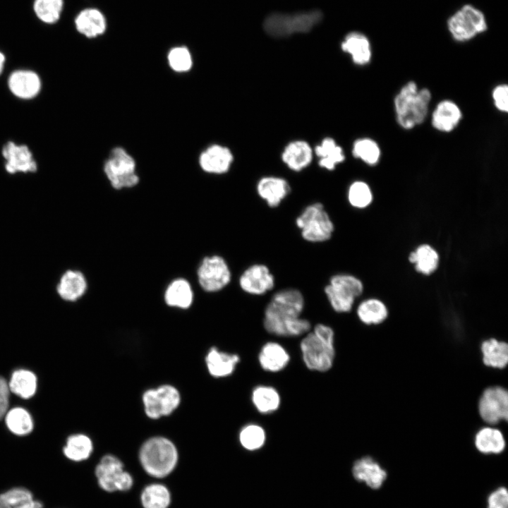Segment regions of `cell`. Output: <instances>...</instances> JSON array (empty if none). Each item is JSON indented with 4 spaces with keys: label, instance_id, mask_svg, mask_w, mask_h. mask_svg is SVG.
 <instances>
[{
    "label": "cell",
    "instance_id": "d4e9b609",
    "mask_svg": "<svg viewBox=\"0 0 508 508\" xmlns=\"http://www.w3.org/2000/svg\"><path fill=\"white\" fill-rule=\"evenodd\" d=\"M461 117V111L454 102L443 100L433 113L432 124L438 131L450 132L458 125Z\"/></svg>",
    "mask_w": 508,
    "mask_h": 508
},
{
    "label": "cell",
    "instance_id": "8fae6325",
    "mask_svg": "<svg viewBox=\"0 0 508 508\" xmlns=\"http://www.w3.org/2000/svg\"><path fill=\"white\" fill-rule=\"evenodd\" d=\"M180 402L179 392L170 385H163L156 389H147L143 394L145 413L152 419L170 415Z\"/></svg>",
    "mask_w": 508,
    "mask_h": 508
},
{
    "label": "cell",
    "instance_id": "4dcf8cb0",
    "mask_svg": "<svg viewBox=\"0 0 508 508\" xmlns=\"http://www.w3.org/2000/svg\"><path fill=\"white\" fill-rule=\"evenodd\" d=\"M312 159V150L305 141L297 140L289 143L282 154L283 162L292 170L301 171Z\"/></svg>",
    "mask_w": 508,
    "mask_h": 508
},
{
    "label": "cell",
    "instance_id": "44dd1931",
    "mask_svg": "<svg viewBox=\"0 0 508 508\" xmlns=\"http://www.w3.org/2000/svg\"><path fill=\"white\" fill-rule=\"evenodd\" d=\"M74 24L77 31L87 38L101 35L107 29L104 16L95 8L80 11L75 18Z\"/></svg>",
    "mask_w": 508,
    "mask_h": 508
},
{
    "label": "cell",
    "instance_id": "7dc6e473",
    "mask_svg": "<svg viewBox=\"0 0 508 508\" xmlns=\"http://www.w3.org/2000/svg\"><path fill=\"white\" fill-rule=\"evenodd\" d=\"M5 63V56L4 54L0 52V74L2 72V70L4 68Z\"/></svg>",
    "mask_w": 508,
    "mask_h": 508
},
{
    "label": "cell",
    "instance_id": "4fadbf2b",
    "mask_svg": "<svg viewBox=\"0 0 508 508\" xmlns=\"http://www.w3.org/2000/svg\"><path fill=\"white\" fill-rule=\"evenodd\" d=\"M241 291L251 296H262L275 286V277L265 264L254 263L246 267L238 277Z\"/></svg>",
    "mask_w": 508,
    "mask_h": 508
},
{
    "label": "cell",
    "instance_id": "7c38bea8",
    "mask_svg": "<svg viewBox=\"0 0 508 508\" xmlns=\"http://www.w3.org/2000/svg\"><path fill=\"white\" fill-rule=\"evenodd\" d=\"M478 412L483 421L495 425L508 418V392L500 386L486 388L478 401Z\"/></svg>",
    "mask_w": 508,
    "mask_h": 508
},
{
    "label": "cell",
    "instance_id": "ac0fdd59",
    "mask_svg": "<svg viewBox=\"0 0 508 508\" xmlns=\"http://www.w3.org/2000/svg\"><path fill=\"white\" fill-rule=\"evenodd\" d=\"M11 92L21 99H31L39 93L41 81L39 75L30 70H18L13 72L8 80Z\"/></svg>",
    "mask_w": 508,
    "mask_h": 508
},
{
    "label": "cell",
    "instance_id": "6da1fadb",
    "mask_svg": "<svg viewBox=\"0 0 508 508\" xmlns=\"http://www.w3.org/2000/svg\"><path fill=\"white\" fill-rule=\"evenodd\" d=\"M305 298L298 289L286 288L275 292L264 310L263 326L273 335L293 337L306 334L311 324L301 318Z\"/></svg>",
    "mask_w": 508,
    "mask_h": 508
},
{
    "label": "cell",
    "instance_id": "f35d334b",
    "mask_svg": "<svg viewBox=\"0 0 508 508\" xmlns=\"http://www.w3.org/2000/svg\"><path fill=\"white\" fill-rule=\"evenodd\" d=\"M64 0H34L32 8L36 17L43 23L52 25L61 18Z\"/></svg>",
    "mask_w": 508,
    "mask_h": 508
},
{
    "label": "cell",
    "instance_id": "5b68a950",
    "mask_svg": "<svg viewBox=\"0 0 508 508\" xmlns=\"http://www.w3.org/2000/svg\"><path fill=\"white\" fill-rule=\"evenodd\" d=\"M303 240L309 243H323L329 240L334 224L323 205L314 202L307 205L295 219Z\"/></svg>",
    "mask_w": 508,
    "mask_h": 508
},
{
    "label": "cell",
    "instance_id": "f6af8a7d",
    "mask_svg": "<svg viewBox=\"0 0 508 508\" xmlns=\"http://www.w3.org/2000/svg\"><path fill=\"white\" fill-rule=\"evenodd\" d=\"M508 87L507 85L497 86L492 92V98L497 109L507 112L508 110Z\"/></svg>",
    "mask_w": 508,
    "mask_h": 508
},
{
    "label": "cell",
    "instance_id": "8d00e7d4",
    "mask_svg": "<svg viewBox=\"0 0 508 508\" xmlns=\"http://www.w3.org/2000/svg\"><path fill=\"white\" fill-rule=\"evenodd\" d=\"M140 500L143 508H168L171 494L164 485L152 483L143 490Z\"/></svg>",
    "mask_w": 508,
    "mask_h": 508
},
{
    "label": "cell",
    "instance_id": "4316f807",
    "mask_svg": "<svg viewBox=\"0 0 508 508\" xmlns=\"http://www.w3.org/2000/svg\"><path fill=\"white\" fill-rule=\"evenodd\" d=\"M341 49L351 54L356 64L365 65L370 61V44L366 36L361 33L354 32L347 35L341 43Z\"/></svg>",
    "mask_w": 508,
    "mask_h": 508
},
{
    "label": "cell",
    "instance_id": "7a4b0ae2",
    "mask_svg": "<svg viewBox=\"0 0 508 508\" xmlns=\"http://www.w3.org/2000/svg\"><path fill=\"white\" fill-rule=\"evenodd\" d=\"M304 335L300 342V349L306 368L318 372L328 371L335 357L333 329L318 323Z\"/></svg>",
    "mask_w": 508,
    "mask_h": 508
},
{
    "label": "cell",
    "instance_id": "9a60e30c",
    "mask_svg": "<svg viewBox=\"0 0 508 508\" xmlns=\"http://www.w3.org/2000/svg\"><path fill=\"white\" fill-rule=\"evenodd\" d=\"M2 155L6 160L5 169L11 174L37 171L36 162L26 145L9 141L4 146Z\"/></svg>",
    "mask_w": 508,
    "mask_h": 508
},
{
    "label": "cell",
    "instance_id": "52a82bcc",
    "mask_svg": "<svg viewBox=\"0 0 508 508\" xmlns=\"http://www.w3.org/2000/svg\"><path fill=\"white\" fill-rule=\"evenodd\" d=\"M196 282L207 294L218 293L231 282L232 272L226 260L219 254L202 257L195 271Z\"/></svg>",
    "mask_w": 508,
    "mask_h": 508
},
{
    "label": "cell",
    "instance_id": "d590c367",
    "mask_svg": "<svg viewBox=\"0 0 508 508\" xmlns=\"http://www.w3.org/2000/svg\"><path fill=\"white\" fill-rule=\"evenodd\" d=\"M409 260L415 264L416 271L428 275L437 269L439 256L430 246L423 244L418 246L414 252L410 253Z\"/></svg>",
    "mask_w": 508,
    "mask_h": 508
},
{
    "label": "cell",
    "instance_id": "e575fe53",
    "mask_svg": "<svg viewBox=\"0 0 508 508\" xmlns=\"http://www.w3.org/2000/svg\"><path fill=\"white\" fill-rule=\"evenodd\" d=\"M356 314L358 319L365 325H377L387 317L385 305L380 300L369 298L363 301L358 306Z\"/></svg>",
    "mask_w": 508,
    "mask_h": 508
},
{
    "label": "cell",
    "instance_id": "7bdbcfd3",
    "mask_svg": "<svg viewBox=\"0 0 508 508\" xmlns=\"http://www.w3.org/2000/svg\"><path fill=\"white\" fill-rule=\"evenodd\" d=\"M168 61L171 68L177 72H185L192 66L190 52L185 47H177L170 50Z\"/></svg>",
    "mask_w": 508,
    "mask_h": 508
},
{
    "label": "cell",
    "instance_id": "8992f818",
    "mask_svg": "<svg viewBox=\"0 0 508 508\" xmlns=\"http://www.w3.org/2000/svg\"><path fill=\"white\" fill-rule=\"evenodd\" d=\"M363 291L362 282L350 274L338 273L332 275L324 287L325 295L333 310L338 313L352 310L356 298Z\"/></svg>",
    "mask_w": 508,
    "mask_h": 508
},
{
    "label": "cell",
    "instance_id": "f1b7e54d",
    "mask_svg": "<svg viewBox=\"0 0 508 508\" xmlns=\"http://www.w3.org/2000/svg\"><path fill=\"white\" fill-rule=\"evenodd\" d=\"M480 351L483 362L487 366L502 369L508 363V344L504 341L494 338L485 340Z\"/></svg>",
    "mask_w": 508,
    "mask_h": 508
},
{
    "label": "cell",
    "instance_id": "d6986e66",
    "mask_svg": "<svg viewBox=\"0 0 508 508\" xmlns=\"http://www.w3.org/2000/svg\"><path fill=\"white\" fill-rule=\"evenodd\" d=\"M257 193L270 208L277 207L290 193L288 182L279 177L266 176L259 180Z\"/></svg>",
    "mask_w": 508,
    "mask_h": 508
},
{
    "label": "cell",
    "instance_id": "9c48e42d",
    "mask_svg": "<svg viewBox=\"0 0 508 508\" xmlns=\"http://www.w3.org/2000/svg\"><path fill=\"white\" fill-rule=\"evenodd\" d=\"M104 171L111 186L117 190L133 188L140 181L133 158L121 147L111 151Z\"/></svg>",
    "mask_w": 508,
    "mask_h": 508
},
{
    "label": "cell",
    "instance_id": "603a6c76",
    "mask_svg": "<svg viewBox=\"0 0 508 508\" xmlns=\"http://www.w3.org/2000/svg\"><path fill=\"white\" fill-rule=\"evenodd\" d=\"M290 361L288 351L276 341L265 343L258 354L261 368L267 372L277 373L286 367Z\"/></svg>",
    "mask_w": 508,
    "mask_h": 508
},
{
    "label": "cell",
    "instance_id": "f546056e",
    "mask_svg": "<svg viewBox=\"0 0 508 508\" xmlns=\"http://www.w3.org/2000/svg\"><path fill=\"white\" fill-rule=\"evenodd\" d=\"M0 508H43L28 489L16 487L0 494Z\"/></svg>",
    "mask_w": 508,
    "mask_h": 508
},
{
    "label": "cell",
    "instance_id": "d6a6232c",
    "mask_svg": "<svg viewBox=\"0 0 508 508\" xmlns=\"http://www.w3.org/2000/svg\"><path fill=\"white\" fill-rule=\"evenodd\" d=\"M251 401L259 413L267 414L279 409L281 399L275 388L267 385H259L253 389Z\"/></svg>",
    "mask_w": 508,
    "mask_h": 508
},
{
    "label": "cell",
    "instance_id": "2e32d148",
    "mask_svg": "<svg viewBox=\"0 0 508 508\" xmlns=\"http://www.w3.org/2000/svg\"><path fill=\"white\" fill-rule=\"evenodd\" d=\"M56 289L58 296L62 300L73 303L85 295L88 289V282L83 272L69 269L60 277Z\"/></svg>",
    "mask_w": 508,
    "mask_h": 508
},
{
    "label": "cell",
    "instance_id": "30bf717a",
    "mask_svg": "<svg viewBox=\"0 0 508 508\" xmlns=\"http://www.w3.org/2000/svg\"><path fill=\"white\" fill-rule=\"evenodd\" d=\"M447 28L455 40L465 42L485 32L488 26L484 14L476 7L467 4L448 19Z\"/></svg>",
    "mask_w": 508,
    "mask_h": 508
},
{
    "label": "cell",
    "instance_id": "ab89813d",
    "mask_svg": "<svg viewBox=\"0 0 508 508\" xmlns=\"http://www.w3.org/2000/svg\"><path fill=\"white\" fill-rule=\"evenodd\" d=\"M265 431L258 424H248L243 427L239 433L241 446L249 451L259 449L265 445Z\"/></svg>",
    "mask_w": 508,
    "mask_h": 508
},
{
    "label": "cell",
    "instance_id": "b9f144b4",
    "mask_svg": "<svg viewBox=\"0 0 508 508\" xmlns=\"http://www.w3.org/2000/svg\"><path fill=\"white\" fill-rule=\"evenodd\" d=\"M349 204L358 209L368 207L372 202L373 195L368 185L363 181H355L349 186L347 193Z\"/></svg>",
    "mask_w": 508,
    "mask_h": 508
},
{
    "label": "cell",
    "instance_id": "cb8c5ba5",
    "mask_svg": "<svg viewBox=\"0 0 508 508\" xmlns=\"http://www.w3.org/2000/svg\"><path fill=\"white\" fill-rule=\"evenodd\" d=\"M239 362L238 355L219 351L214 346L209 350L205 357L210 374L218 378L231 375Z\"/></svg>",
    "mask_w": 508,
    "mask_h": 508
},
{
    "label": "cell",
    "instance_id": "836d02e7",
    "mask_svg": "<svg viewBox=\"0 0 508 508\" xmlns=\"http://www.w3.org/2000/svg\"><path fill=\"white\" fill-rule=\"evenodd\" d=\"M93 450L91 439L84 434L70 435L63 447L64 456L69 460L80 462L87 459Z\"/></svg>",
    "mask_w": 508,
    "mask_h": 508
},
{
    "label": "cell",
    "instance_id": "277c9868",
    "mask_svg": "<svg viewBox=\"0 0 508 508\" xmlns=\"http://www.w3.org/2000/svg\"><path fill=\"white\" fill-rule=\"evenodd\" d=\"M431 99L429 90H418L416 84L410 81L402 87L394 99L397 121L404 129L413 128L425 120Z\"/></svg>",
    "mask_w": 508,
    "mask_h": 508
},
{
    "label": "cell",
    "instance_id": "1f68e13d",
    "mask_svg": "<svg viewBox=\"0 0 508 508\" xmlns=\"http://www.w3.org/2000/svg\"><path fill=\"white\" fill-rule=\"evenodd\" d=\"M8 430L17 436H25L32 433L34 421L30 413L23 407L8 409L4 417Z\"/></svg>",
    "mask_w": 508,
    "mask_h": 508
},
{
    "label": "cell",
    "instance_id": "ba28073f",
    "mask_svg": "<svg viewBox=\"0 0 508 508\" xmlns=\"http://www.w3.org/2000/svg\"><path fill=\"white\" fill-rule=\"evenodd\" d=\"M320 11L295 14L272 13L264 22L267 34L275 37H287L297 32H308L322 19Z\"/></svg>",
    "mask_w": 508,
    "mask_h": 508
},
{
    "label": "cell",
    "instance_id": "bcb514c9",
    "mask_svg": "<svg viewBox=\"0 0 508 508\" xmlns=\"http://www.w3.org/2000/svg\"><path fill=\"white\" fill-rule=\"evenodd\" d=\"M10 391L8 389V381L3 377L0 376V396L9 397Z\"/></svg>",
    "mask_w": 508,
    "mask_h": 508
},
{
    "label": "cell",
    "instance_id": "7402d4cb",
    "mask_svg": "<svg viewBox=\"0 0 508 508\" xmlns=\"http://www.w3.org/2000/svg\"><path fill=\"white\" fill-rule=\"evenodd\" d=\"M232 160V154L228 148L214 145L201 154L199 162L205 171L220 174L229 170Z\"/></svg>",
    "mask_w": 508,
    "mask_h": 508
},
{
    "label": "cell",
    "instance_id": "3957f363",
    "mask_svg": "<svg viewBox=\"0 0 508 508\" xmlns=\"http://www.w3.org/2000/svg\"><path fill=\"white\" fill-rule=\"evenodd\" d=\"M179 459L175 445L169 439L157 436L146 440L140 447L139 459L145 471L150 476L162 478L175 468Z\"/></svg>",
    "mask_w": 508,
    "mask_h": 508
},
{
    "label": "cell",
    "instance_id": "e0dca14e",
    "mask_svg": "<svg viewBox=\"0 0 508 508\" xmlns=\"http://www.w3.org/2000/svg\"><path fill=\"white\" fill-rule=\"evenodd\" d=\"M124 472L122 461L112 454L102 456L95 468L99 486L109 492L117 491L119 482Z\"/></svg>",
    "mask_w": 508,
    "mask_h": 508
},
{
    "label": "cell",
    "instance_id": "74e56055",
    "mask_svg": "<svg viewBox=\"0 0 508 508\" xmlns=\"http://www.w3.org/2000/svg\"><path fill=\"white\" fill-rule=\"evenodd\" d=\"M315 153L320 158L319 165L328 170H333L345 158L342 149L330 138L324 139L320 145L316 146Z\"/></svg>",
    "mask_w": 508,
    "mask_h": 508
},
{
    "label": "cell",
    "instance_id": "484cf974",
    "mask_svg": "<svg viewBox=\"0 0 508 508\" xmlns=\"http://www.w3.org/2000/svg\"><path fill=\"white\" fill-rule=\"evenodd\" d=\"M10 393L23 399L32 397L37 389V377L31 370L19 368L15 370L8 381Z\"/></svg>",
    "mask_w": 508,
    "mask_h": 508
},
{
    "label": "cell",
    "instance_id": "83f0119b",
    "mask_svg": "<svg viewBox=\"0 0 508 508\" xmlns=\"http://www.w3.org/2000/svg\"><path fill=\"white\" fill-rule=\"evenodd\" d=\"M476 449L483 454H499L505 448V439L498 428L485 426L480 428L475 435Z\"/></svg>",
    "mask_w": 508,
    "mask_h": 508
},
{
    "label": "cell",
    "instance_id": "ee69618b",
    "mask_svg": "<svg viewBox=\"0 0 508 508\" xmlns=\"http://www.w3.org/2000/svg\"><path fill=\"white\" fill-rule=\"evenodd\" d=\"M488 508H508L507 489L501 487L492 492L488 497Z\"/></svg>",
    "mask_w": 508,
    "mask_h": 508
},
{
    "label": "cell",
    "instance_id": "5bb4252c",
    "mask_svg": "<svg viewBox=\"0 0 508 508\" xmlns=\"http://www.w3.org/2000/svg\"><path fill=\"white\" fill-rule=\"evenodd\" d=\"M195 294L191 282L185 277H176L165 286L162 299L169 308L187 310L195 301Z\"/></svg>",
    "mask_w": 508,
    "mask_h": 508
},
{
    "label": "cell",
    "instance_id": "60d3db41",
    "mask_svg": "<svg viewBox=\"0 0 508 508\" xmlns=\"http://www.w3.org/2000/svg\"><path fill=\"white\" fill-rule=\"evenodd\" d=\"M352 152L355 157L362 159L370 165L377 164L380 156L378 145L370 138H361L356 140Z\"/></svg>",
    "mask_w": 508,
    "mask_h": 508
},
{
    "label": "cell",
    "instance_id": "ffe728a7",
    "mask_svg": "<svg viewBox=\"0 0 508 508\" xmlns=\"http://www.w3.org/2000/svg\"><path fill=\"white\" fill-rule=\"evenodd\" d=\"M352 473L357 480L365 482L373 489L380 488L387 477L386 471L370 456L356 460L352 467Z\"/></svg>",
    "mask_w": 508,
    "mask_h": 508
}]
</instances>
